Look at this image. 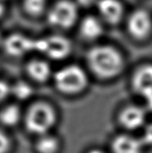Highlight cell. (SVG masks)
Listing matches in <instances>:
<instances>
[{"label": "cell", "instance_id": "2", "mask_svg": "<svg viewBox=\"0 0 152 153\" xmlns=\"http://www.w3.org/2000/svg\"><path fill=\"white\" fill-rule=\"evenodd\" d=\"M79 7L74 0H56L50 3L44 19L53 29L65 30L77 24Z\"/></svg>", "mask_w": 152, "mask_h": 153}, {"label": "cell", "instance_id": "9", "mask_svg": "<svg viewBox=\"0 0 152 153\" xmlns=\"http://www.w3.org/2000/svg\"><path fill=\"white\" fill-rule=\"evenodd\" d=\"M119 120L124 128L128 130H136L144 128L146 122V113L144 108L136 105H130L122 110Z\"/></svg>", "mask_w": 152, "mask_h": 153}, {"label": "cell", "instance_id": "22", "mask_svg": "<svg viewBox=\"0 0 152 153\" xmlns=\"http://www.w3.org/2000/svg\"><path fill=\"white\" fill-rule=\"evenodd\" d=\"M8 12V3L0 0V21H2L7 16Z\"/></svg>", "mask_w": 152, "mask_h": 153}, {"label": "cell", "instance_id": "26", "mask_svg": "<svg viewBox=\"0 0 152 153\" xmlns=\"http://www.w3.org/2000/svg\"><path fill=\"white\" fill-rule=\"evenodd\" d=\"M3 1H4V2H6V3H9V2L11 1V0H3Z\"/></svg>", "mask_w": 152, "mask_h": 153}, {"label": "cell", "instance_id": "19", "mask_svg": "<svg viewBox=\"0 0 152 153\" xmlns=\"http://www.w3.org/2000/svg\"><path fill=\"white\" fill-rule=\"evenodd\" d=\"M11 142L4 132L0 130V153H7L10 149Z\"/></svg>", "mask_w": 152, "mask_h": 153}, {"label": "cell", "instance_id": "12", "mask_svg": "<svg viewBox=\"0 0 152 153\" xmlns=\"http://www.w3.org/2000/svg\"><path fill=\"white\" fill-rule=\"evenodd\" d=\"M145 145L140 137L130 134H120L115 137L111 143L113 153H142Z\"/></svg>", "mask_w": 152, "mask_h": 153}, {"label": "cell", "instance_id": "5", "mask_svg": "<svg viewBox=\"0 0 152 153\" xmlns=\"http://www.w3.org/2000/svg\"><path fill=\"white\" fill-rule=\"evenodd\" d=\"M72 44L68 38L60 34H53L36 39L35 51L53 60H62L69 56Z\"/></svg>", "mask_w": 152, "mask_h": 153}, {"label": "cell", "instance_id": "11", "mask_svg": "<svg viewBox=\"0 0 152 153\" xmlns=\"http://www.w3.org/2000/svg\"><path fill=\"white\" fill-rule=\"evenodd\" d=\"M132 85L134 91L144 98L152 94V64L141 66L134 72Z\"/></svg>", "mask_w": 152, "mask_h": 153}, {"label": "cell", "instance_id": "15", "mask_svg": "<svg viewBox=\"0 0 152 153\" xmlns=\"http://www.w3.org/2000/svg\"><path fill=\"white\" fill-rule=\"evenodd\" d=\"M60 146V141L56 136L47 134L38 138L35 149L38 153H57Z\"/></svg>", "mask_w": 152, "mask_h": 153}, {"label": "cell", "instance_id": "3", "mask_svg": "<svg viewBox=\"0 0 152 153\" xmlns=\"http://www.w3.org/2000/svg\"><path fill=\"white\" fill-rule=\"evenodd\" d=\"M56 122V111L53 106L45 102H37L31 105L25 118L27 130L39 136L49 134Z\"/></svg>", "mask_w": 152, "mask_h": 153}, {"label": "cell", "instance_id": "4", "mask_svg": "<svg viewBox=\"0 0 152 153\" xmlns=\"http://www.w3.org/2000/svg\"><path fill=\"white\" fill-rule=\"evenodd\" d=\"M54 83L56 88L62 94L75 95L86 88L88 77L82 67L77 65H69L56 72Z\"/></svg>", "mask_w": 152, "mask_h": 153}, {"label": "cell", "instance_id": "16", "mask_svg": "<svg viewBox=\"0 0 152 153\" xmlns=\"http://www.w3.org/2000/svg\"><path fill=\"white\" fill-rule=\"evenodd\" d=\"M21 117V111L16 105L7 106L0 111V123L7 127H13L17 125Z\"/></svg>", "mask_w": 152, "mask_h": 153}, {"label": "cell", "instance_id": "6", "mask_svg": "<svg viewBox=\"0 0 152 153\" xmlns=\"http://www.w3.org/2000/svg\"><path fill=\"white\" fill-rule=\"evenodd\" d=\"M128 34L137 40H143L152 32V16L146 9L137 8L126 16Z\"/></svg>", "mask_w": 152, "mask_h": 153}, {"label": "cell", "instance_id": "25", "mask_svg": "<svg viewBox=\"0 0 152 153\" xmlns=\"http://www.w3.org/2000/svg\"><path fill=\"white\" fill-rule=\"evenodd\" d=\"M87 153H106V152H104L103 151L99 150V149H93V150L89 151Z\"/></svg>", "mask_w": 152, "mask_h": 153}, {"label": "cell", "instance_id": "20", "mask_svg": "<svg viewBox=\"0 0 152 153\" xmlns=\"http://www.w3.org/2000/svg\"><path fill=\"white\" fill-rule=\"evenodd\" d=\"M11 94V87L7 82L0 79V102H2Z\"/></svg>", "mask_w": 152, "mask_h": 153}, {"label": "cell", "instance_id": "18", "mask_svg": "<svg viewBox=\"0 0 152 153\" xmlns=\"http://www.w3.org/2000/svg\"><path fill=\"white\" fill-rule=\"evenodd\" d=\"M140 138L145 146H152V123L144 126L142 134Z\"/></svg>", "mask_w": 152, "mask_h": 153}, {"label": "cell", "instance_id": "24", "mask_svg": "<svg viewBox=\"0 0 152 153\" xmlns=\"http://www.w3.org/2000/svg\"><path fill=\"white\" fill-rule=\"evenodd\" d=\"M4 35L3 34L2 31H1V30H0V47H2L3 46V40H4Z\"/></svg>", "mask_w": 152, "mask_h": 153}, {"label": "cell", "instance_id": "7", "mask_svg": "<svg viewBox=\"0 0 152 153\" xmlns=\"http://www.w3.org/2000/svg\"><path fill=\"white\" fill-rule=\"evenodd\" d=\"M36 39L21 32H13L4 37L3 48L7 55L19 57L35 51Z\"/></svg>", "mask_w": 152, "mask_h": 153}, {"label": "cell", "instance_id": "1", "mask_svg": "<svg viewBox=\"0 0 152 153\" xmlns=\"http://www.w3.org/2000/svg\"><path fill=\"white\" fill-rule=\"evenodd\" d=\"M91 71L98 78L109 79L116 77L124 67V58L116 48L108 44L93 47L87 54Z\"/></svg>", "mask_w": 152, "mask_h": 153}, {"label": "cell", "instance_id": "21", "mask_svg": "<svg viewBox=\"0 0 152 153\" xmlns=\"http://www.w3.org/2000/svg\"><path fill=\"white\" fill-rule=\"evenodd\" d=\"M79 8H91L96 7L99 0H74Z\"/></svg>", "mask_w": 152, "mask_h": 153}, {"label": "cell", "instance_id": "13", "mask_svg": "<svg viewBox=\"0 0 152 153\" xmlns=\"http://www.w3.org/2000/svg\"><path fill=\"white\" fill-rule=\"evenodd\" d=\"M50 3L49 0H19V6L24 16L34 20L44 18Z\"/></svg>", "mask_w": 152, "mask_h": 153}, {"label": "cell", "instance_id": "14", "mask_svg": "<svg viewBox=\"0 0 152 153\" xmlns=\"http://www.w3.org/2000/svg\"><path fill=\"white\" fill-rule=\"evenodd\" d=\"M26 71L29 76L38 83L46 82L52 75V69L49 64L41 59H34L29 62Z\"/></svg>", "mask_w": 152, "mask_h": 153}, {"label": "cell", "instance_id": "17", "mask_svg": "<svg viewBox=\"0 0 152 153\" xmlns=\"http://www.w3.org/2000/svg\"><path fill=\"white\" fill-rule=\"evenodd\" d=\"M11 94L18 100H27L33 94V88L27 83L19 81L11 87Z\"/></svg>", "mask_w": 152, "mask_h": 153}, {"label": "cell", "instance_id": "8", "mask_svg": "<svg viewBox=\"0 0 152 153\" xmlns=\"http://www.w3.org/2000/svg\"><path fill=\"white\" fill-rule=\"evenodd\" d=\"M96 8L97 16L105 24L117 25L125 16V8L121 0H99Z\"/></svg>", "mask_w": 152, "mask_h": 153}, {"label": "cell", "instance_id": "23", "mask_svg": "<svg viewBox=\"0 0 152 153\" xmlns=\"http://www.w3.org/2000/svg\"><path fill=\"white\" fill-rule=\"evenodd\" d=\"M146 103V108L150 111H152V94L148 97H145Z\"/></svg>", "mask_w": 152, "mask_h": 153}, {"label": "cell", "instance_id": "10", "mask_svg": "<svg viewBox=\"0 0 152 153\" xmlns=\"http://www.w3.org/2000/svg\"><path fill=\"white\" fill-rule=\"evenodd\" d=\"M104 24L97 15H87L79 22V32L85 40L95 41L104 33Z\"/></svg>", "mask_w": 152, "mask_h": 153}]
</instances>
